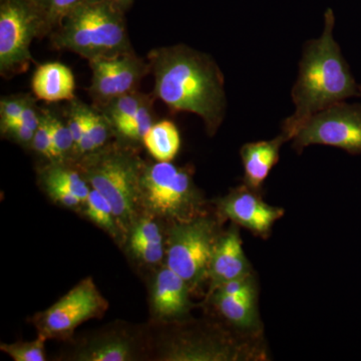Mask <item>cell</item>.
<instances>
[{
    "instance_id": "obj_14",
    "label": "cell",
    "mask_w": 361,
    "mask_h": 361,
    "mask_svg": "<svg viewBox=\"0 0 361 361\" xmlns=\"http://www.w3.org/2000/svg\"><path fill=\"white\" fill-rule=\"evenodd\" d=\"M32 87L35 96L47 103L75 99V77L71 68L61 63L40 65L33 73Z\"/></svg>"
},
{
    "instance_id": "obj_24",
    "label": "cell",
    "mask_w": 361,
    "mask_h": 361,
    "mask_svg": "<svg viewBox=\"0 0 361 361\" xmlns=\"http://www.w3.org/2000/svg\"><path fill=\"white\" fill-rule=\"evenodd\" d=\"M49 125H51L54 161H61L70 152L75 149V141L68 123H63L51 111H49Z\"/></svg>"
},
{
    "instance_id": "obj_33",
    "label": "cell",
    "mask_w": 361,
    "mask_h": 361,
    "mask_svg": "<svg viewBox=\"0 0 361 361\" xmlns=\"http://www.w3.org/2000/svg\"><path fill=\"white\" fill-rule=\"evenodd\" d=\"M45 190H47L49 197H51L52 200L56 201V203L61 204V205L73 208V207H78L80 204L84 203L77 196L66 191V190L54 187L45 188Z\"/></svg>"
},
{
    "instance_id": "obj_29",
    "label": "cell",
    "mask_w": 361,
    "mask_h": 361,
    "mask_svg": "<svg viewBox=\"0 0 361 361\" xmlns=\"http://www.w3.org/2000/svg\"><path fill=\"white\" fill-rule=\"evenodd\" d=\"M134 242H156L163 243L160 227L155 221L147 217L135 223L130 233V243Z\"/></svg>"
},
{
    "instance_id": "obj_9",
    "label": "cell",
    "mask_w": 361,
    "mask_h": 361,
    "mask_svg": "<svg viewBox=\"0 0 361 361\" xmlns=\"http://www.w3.org/2000/svg\"><path fill=\"white\" fill-rule=\"evenodd\" d=\"M108 302L97 290L92 278L82 280L58 302L37 317L39 336L44 338H66L78 325L103 314Z\"/></svg>"
},
{
    "instance_id": "obj_27",
    "label": "cell",
    "mask_w": 361,
    "mask_h": 361,
    "mask_svg": "<svg viewBox=\"0 0 361 361\" xmlns=\"http://www.w3.org/2000/svg\"><path fill=\"white\" fill-rule=\"evenodd\" d=\"M30 96L18 94L2 97L0 101V128L1 130L6 129L11 123L18 122V118L25 110L26 104L30 99Z\"/></svg>"
},
{
    "instance_id": "obj_22",
    "label": "cell",
    "mask_w": 361,
    "mask_h": 361,
    "mask_svg": "<svg viewBox=\"0 0 361 361\" xmlns=\"http://www.w3.org/2000/svg\"><path fill=\"white\" fill-rule=\"evenodd\" d=\"M154 99L155 96L148 94L139 110L127 122L118 126L116 132L123 139L129 141H142L145 135L154 125Z\"/></svg>"
},
{
    "instance_id": "obj_19",
    "label": "cell",
    "mask_w": 361,
    "mask_h": 361,
    "mask_svg": "<svg viewBox=\"0 0 361 361\" xmlns=\"http://www.w3.org/2000/svg\"><path fill=\"white\" fill-rule=\"evenodd\" d=\"M42 180L44 188L54 187L66 190L84 203L90 192L84 176L78 170L63 165L61 161H52L51 166L44 169Z\"/></svg>"
},
{
    "instance_id": "obj_13",
    "label": "cell",
    "mask_w": 361,
    "mask_h": 361,
    "mask_svg": "<svg viewBox=\"0 0 361 361\" xmlns=\"http://www.w3.org/2000/svg\"><path fill=\"white\" fill-rule=\"evenodd\" d=\"M152 308L160 319H174L186 314L190 308L189 284L170 268H164L154 283Z\"/></svg>"
},
{
    "instance_id": "obj_32",
    "label": "cell",
    "mask_w": 361,
    "mask_h": 361,
    "mask_svg": "<svg viewBox=\"0 0 361 361\" xmlns=\"http://www.w3.org/2000/svg\"><path fill=\"white\" fill-rule=\"evenodd\" d=\"M40 118H42V111H37L35 99L32 97L27 104H26L25 110L21 113L18 122L16 123H23V125L26 126L30 129L37 130L39 126Z\"/></svg>"
},
{
    "instance_id": "obj_12",
    "label": "cell",
    "mask_w": 361,
    "mask_h": 361,
    "mask_svg": "<svg viewBox=\"0 0 361 361\" xmlns=\"http://www.w3.org/2000/svg\"><path fill=\"white\" fill-rule=\"evenodd\" d=\"M208 275L216 287L231 280L250 276V267L236 228H232L216 240L209 263Z\"/></svg>"
},
{
    "instance_id": "obj_30",
    "label": "cell",
    "mask_w": 361,
    "mask_h": 361,
    "mask_svg": "<svg viewBox=\"0 0 361 361\" xmlns=\"http://www.w3.org/2000/svg\"><path fill=\"white\" fill-rule=\"evenodd\" d=\"M130 248L135 257L148 264H157L164 257L163 243L156 242H134Z\"/></svg>"
},
{
    "instance_id": "obj_18",
    "label": "cell",
    "mask_w": 361,
    "mask_h": 361,
    "mask_svg": "<svg viewBox=\"0 0 361 361\" xmlns=\"http://www.w3.org/2000/svg\"><path fill=\"white\" fill-rule=\"evenodd\" d=\"M134 357L132 342L118 336L102 337L82 348L78 355V360L85 361H128Z\"/></svg>"
},
{
    "instance_id": "obj_16",
    "label": "cell",
    "mask_w": 361,
    "mask_h": 361,
    "mask_svg": "<svg viewBox=\"0 0 361 361\" xmlns=\"http://www.w3.org/2000/svg\"><path fill=\"white\" fill-rule=\"evenodd\" d=\"M215 304L221 314L236 326L251 329L257 322L255 287L236 295L216 291Z\"/></svg>"
},
{
    "instance_id": "obj_28",
    "label": "cell",
    "mask_w": 361,
    "mask_h": 361,
    "mask_svg": "<svg viewBox=\"0 0 361 361\" xmlns=\"http://www.w3.org/2000/svg\"><path fill=\"white\" fill-rule=\"evenodd\" d=\"M32 147L40 155L54 161L51 125H49V111H42L39 126L37 130H35Z\"/></svg>"
},
{
    "instance_id": "obj_26",
    "label": "cell",
    "mask_w": 361,
    "mask_h": 361,
    "mask_svg": "<svg viewBox=\"0 0 361 361\" xmlns=\"http://www.w3.org/2000/svg\"><path fill=\"white\" fill-rule=\"evenodd\" d=\"M85 116L87 130L96 145L97 149L103 148L110 137V128L113 127L103 113L94 110L89 106L85 109Z\"/></svg>"
},
{
    "instance_id": "obj_11",
    "label": "cell",
    "mask_w": 361,
    "mask_h": 361,
    "mask_svg": "<svg viewBox=\"0 0 361 361\" xmlns=\"http://www.w3.org/2000/svg\"><path fill=\"white\" fill-rule=\"evenodd\" d=\"M220 208L226 217L259 235L268 234L284 215L283 209L268 205L246 188L235 190L223 199Z\"/></svg>"
},
{
    "instance_id": "obj_3",
    "label": "cell",
    "mask_w": 361,
    "mask_h": 361,
    "mask_svg": "<svg viewBox=\"0 0 361 361\" xmlns=\"http://www.w3.org/2000/svg\"><path fill=\"white\" fill-rule=\"evenodd\" d=\"M51 42L54 49L89 61L133 51L121 6L114 0H96L73 9L51 32Z\"/></svg>"
},
{
    "instance_id": "obj_25",
    "label": "cell",
    "mask_w": 361,
    "mask_h": 361,
    "mask_svg": "<svg viewBox=\"0 0 361 361\" xmlns=\"http://www.w3.org/2000/svg\"><path fill=\"white\" fill-rule=\"evenodd\" d=\"M45 341L44 336L30 342H20V343L1 344L0 348L6 355L11 356L14 361H44L47 360L45 355Z\"/></svg>"
},
{
    "instance_id": "obj_15",
    "label": "cell",
    "mask_w": 361,
    "mask_h": 361,
    "mask_svg": "<svg viewBox=\"0 0 361 361\" xmlns=\"http://www.w3.org/2000/svg\"><path fill=\"white\" fill-rule=\"evenodd\" d=\"M287 139L283 135L271 141L249 142L241 149L242 163L247 185L257 190L267 179L270 171L279 161V151Z\"/></svg>"
},
{
    "instance_id": "obj_1",
    "label": "cell",
    "mask_w": 361,
    "mask_h": 361,
    "mask_svg": "<svg viewBox=\"0 0 361 361\" xmlns=\"http://www.w3.org/2000/svg\"><path fill=\"white\" fill-rule=\"evenodd\" d=\"M148 59L156 99L171 113L200 116L207 133L215 134L226 111L224 77L215 61L186 44L158 47L149 51Z\"/></svg>"
},
{
    "instance_id": "obj_21",
    "label": "cell",
    "mask_w": 361,
    "mask_h": 361,
    "mask_svg": "<svg viewBox=\"0 0 361 361\" xmlns=\"http://www.w3.org/2000/svg\"><path fill=\"white\" fill-rule=\"evenodd\" d=\"M147 97L148 94H142L137 90L116 97L102 106L103 114L115 130L135 115Z\"/></svg>"
},
{
    "instance_id": "obj_10",
    "label": "cell",
    "mask_w": 361,
    "mask_h": 361,
    "mask_svg": "<svg viewBox=\"0 0 361 361\" xmlns=\"http://www.w3.org/2000/svg\"><path fill=\"white\" fill-rule=\"evenodd\" d=\"M92 70L90 94L103 106L111 99L137 90L149 66L134 51L110 59L89 61Z\"/></svg>"
},
{
    "instance_id": "obj_34",
    "label": "cell",
    "mask_w": 361,
    "mask_h": 361,
    "mask_svg": "<svg viewBox=\"0 0 361 361\" xmlns=\"http://www.w3.org/2000/svg\"><path fill=\"white\" fill-rule=\"evenodd\" d=\"M114 1L116 2L121 7L125 6L126 4H129L130 0H114Z\"/></svg>"
},
{
    "instance_id": "obj_17",
    "label": "cell",
    "mask_w": 361,
    "mask_h": 361,
    "mask_svg": "<svg viewBox=\"0 0 361 361\" xmlns=\"http://www.w3.org/2000/svg\"><path fill=\"white\" fill-rule=\"evenodd\" d=\"M142 142L157 161H172L180 148L179 130L171 121H160L152 126Z\"/></svg>"
},
{
    "instance_id": "obj_4",
    "label": "cell",
    "mask_w": 361,
    "mask_h": 361,
    "mask_svg": "<svg viewBox=\"0 0 361 361\" xmlns=\"http://www.w3.org/2000/svg\"><path fill=\"white\" fill-rule=\"evenodd\" d=\"M103 148L85 155L80 168L92 189L110 202L118 229L125 230L132 224L141 204L140 180L144 164L120 147Z\"/></svg>"
},
{
    "instance_id": "obj_23",
    "label": "cell",
    "mask_w": 361,
    "mask_h": 361,
    "mask_svg": "<svg viewBox=\"0 0 361 361\" xmlns=\"http://www.w3.org/2000/svg\"><path fill=\"white\" fill-rule=\"evenodd\" d=\"M85 204V214L92 222L110 233L111 236H118V227L113 207L103 195L97 190H90Z\"/></svg>"
},
{
    "instance_id": "obj_20",
    "label": "cell",
    "mask_w": 361,
    "mask_h": 361,
    "mask_svg": "<svg viewBox=\"0 0 361 361\" xmlns=\"http://www.w3.org/2000/svg\"><path fill=\"white\" fill-rule=\"evenodd\" d=\"M42 16L44 23V37L51 35L63 18L73 9L87 2L96 0H32Z\"/></svg>"
},
{
    "instance_id": "obj_2",
    "label": "cell",
    "mask_w": 361,
    "mask_h": 361,
    "mask_svg": "<svg viewBox=\"0 0 361 361\" xmlns=\"http://www.w3.org/2000/svg\"><path fill=\"white\" fill-rule=\"evenodd\" d=\"M324 20L322 37L304 47L298 78L292 90L295 111L282 128L287 141L293 139L315 114L348 97H361V85L355 82L334 39L336 18L331 9L325 11Z\"/></svg>"
},
{
    "instance_id": "obj_8",
    "label": "cell",
    "mask_w": 361,
    "mask_h": 361,
    "mask_svg": "<svg viewBox=\"0 0 361 361\" xmlns=\"http://www.w3.org/2000/svg\"><path fill=\"white\" fill-rule=\"evenodd\" d=\"M294 149L325 145L361 155V104L341 102L311 116L293 137Z\"/></svg>"
},
{
    "instance_id": "obj_7",
    "label": "cell",
    "mask_w": 361,
    "mask_h": 361,
    "mask_svg": "<svg viewBox=\"0 0 361 361\" xmlns=\"http://www.w3.org/2000/svg\"><path fill=\"white\" fill-rule=\"evenodd\" d=\"M215 242L211 220L198 217L175 223L169 235L167 267L188 284L199 283L208 275Z\"/></svg>"
},
{
    "instance_id": "obj_31",
    "label": "cell",
    "mask_w": 361,
    "mask_h": 361,
    "mask_svg": "<svg viewBox=\"0 0 361 361\" xmlns=\"http://www.w3.org/2000/svg\"><path fill=\"white\" fill-rule=\"evenodd\" d=\"M2 134L8 135L14 141L20 142L23 145H32L33 137H35V130L30 129L26 126L20 123H13L11 126L1 130Z\"/></svg>"
},
{
    "instance_id": "obj_6",
    "label": "cell",
    "mask_w": 361,
    "mask_h": 361,
    "mask_svg": "<svg viewBox=\"0 0 361 361\" xmlns=\"http://www.w3.org/2000/svg\"><path fill=\"white\" fill-rule=\"evenodd\" d=\"M44 37L42 16L32 0H6L0 7V73H25L32 61L30 44Z\"/></svg>"
},
{
    "instance_id": "obj_5",
    "label": "cell",
    "mask_w": 361,
    "mask_h": 361,
    "mask_svg": "<svg viewBox=\"0 0 361 361\" xmlns=\"http://www.w3.org/2000/svg\"><path fill=\"white\" fill-rule=\"evenodd\" d=\"M192 170L178 168L171 161L144 165L140 180L141 203L156 217L185 222L198 218L200 195Z\"/></svg>"
}]
</instances>
